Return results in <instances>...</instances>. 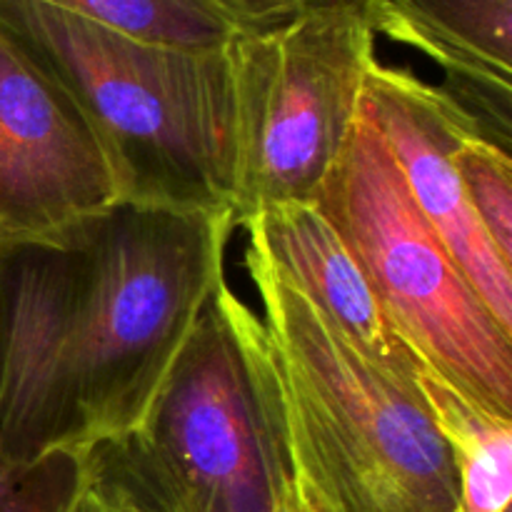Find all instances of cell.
<instances>
[{
	"label": "cell",
	"mask_w": 512,
	"mask_h": 512,
	"mask_svg": "<svg viewBox=\"0 0 512 512\" xmlns=\"http://www.w3.org/2000/svg\"><path fill=\"white\" fill-rule=\"evenodd\" d=\"M228 213L115 203L0 245V438L13 458L88 453L153 403L225 283Z\"/></svg>",
	"instance_id": "1"
},
{
	"label": "cell",
	"mask_w": 512,
	"mask_h": 512,
	"mask_svg": "<svg viewBox=\"0 0 512 512\" xmlns=\"http://www.w3.org/2000/svg\"><path fill=\"white\" fill-rule=\"evenodd\" d=\"M135 512H285L298 493L270 340L228 283L133 430L85 453Z\"/></svg>",
	"instance_id": "2"
},
{
	"label": "cell",
	"mask_w": 512,
	"mask_h": 512,
	"mask_svg": "<svg viewBox=\"0 0 512 512\" xmlns=\"http://www.w3.org/2000/svg\"><path fill=\"white\" fill-rule=\"evenodd\" d=\"M245 268L305 503L315 512H463L458 460L415 378L355 348L250 248Z\"/></svg>",
	"instance_id": "3"
},
{
	"label": "cell",
	"mask_w": 512,
	"mask_h": 512,
	"mask_svg": "<svg viewBox=\"0 0 512 512\" xmlns=\"http://www.w3.org/2000/svg\"><path fill=\"white\" fill-rule=\"evenodd\" d=\"M0 25L88 115L120 203L233 213V55L140 43L38 0H0Z\"/></svg>",
	"instance_id": "4"
},
{
	"label": "cell",
	"mask_w": 512,
	"mask_h": 512,
	"mask_svg": "<svg viewBox=\"0 0 512 512\" xmlns=\"http://www.w3.org/2000/svg\"><path fill=\"white\" fill-rule=\"evenodd\" d=\"M315 205L348 245L398 338L473 403L512 420V335L470 288L363 113Z\"/></svg>",
	"instance_id": "5"
},
{
	"label": "cell",
	"mask_w": 512,
	"mask_h": 512,
	"mask_svg": "<svg viewBox=\"0 0 512 512\" xmlns=\"http://www.w3.org/2000/svg\"><path fill=\"white\" fill-rule=\"evenodd\" d=\"M238 93L235 228L280 205L318 200L360 118L375 63L363 0H303L278 28L230 48Z\"/></svg>",
	"instance_id": "6"
},
{
	"label": "cell",
	"mask_w": 512,
	"mask_h": 512,
	"mask_svg": "<svg viewBox=\"0 0 512 512\" xmlns=\"http://www.w3.org/2000/svg\"><path fill=\"white\" fill-rule=\"evenodd\" d=\"M120 203L73 95L0 25V245L58 233Z\"/></svg>",
	"instance_id": "7"
},
{
	"label": "cell",
	"mask_w": 512,
	"mask_h": 512,
	"mask_svg": "<svg viewBox=\"0 0 512 512\" xmlns=\"http://www.w3.org/2000/svg\"><path fill=\"white\" fill-rule=\"evenodd\" d=\"M360 113L385 140L415 205L470 288L495 323L512 335V265L500 258L480 228L455 168V148L463 138L480 133L478 120L440 85L378 60L365 75Z\"/></svg>",
	"instance_id": "8"
},
{
	"label": "cell",
	"mask_w": 512,
	"mask_h": 512,
	"mask_svg": "<svg viewBox=\"0 0 512 512\" xmlns=\"http://www.w3.org/2000/svg\"><path fill=\"white\" fill-rule=\"evenodd\" d=\"M373 33L443 68L440 88L510 153L512 0H363Z\"/></svg>",
	"instance_id": "9"
},
{
	"label": "cell",
	"mask_w": 512,
	"mask_h": 512,
	"mask_svg": "<svg viewBox=\"0 0 512 512\" xmlns=\"http://www.w3.org/2000/svg\"><path fill=\"white\" fill-rule=\"evenodd\" d=\"M248 248L298 288L338 333L393 373L415 378L418 355L385 318L363 270L318 205H280L243 225Z\"/></svg>",
	"instance_id": "10"
},
{
	"label": "cell",
	"mask_w": 512,
	"mask_h": 512,
	"mask_svg": "<svg viewBox=\"0 0 512 512\" xmlns=\"http://www.w3.org/2000/svg\"><path fill=\"white\" fill-rule=\"evenodd\" d=\"M125 38L218 53L293 18L303 0H38Z\"/></svg>",
	"instance_id": "11"
},
{
	"label": "cell",
	"mask_w": 512,
	"mask_h": 512,
	"mask_svg": "<svg viewBox=\"0 0 512 512\" xmlns=\"http://www.w3.org/2000/svg\"><path fill=\"white\" fill-rule=\"evenodd\" d=\"M415 383L458 460L463 512H510L512 420L480 408L423 360Z\"/></svg>",
	"instance_id": "12"
},
{
	"label": "cell",
	"mask_w": 512,
	"mask_h": 512,
	"mask_svg": "<svg viewBox=\"0 0 512 512\" xmlns=\"http://www.w3.org/2000/svg\"><path fill=\"white\" fill-rule=\"evenodd\" d=\"M455 168L470 210L495 245L500 258L512 265V158L505 148L480 133L468 135L455 148Z\"/></svg>",
	"instance_id": "13"
},
{
	"label": "cell",
	"mask_w": 512,
	"mask_h": 512,
	"mask_svg": "<svg viewBox=\"0 0 512 512\" xmlns=\"http://www.w3.org/2000/svg\"><path fill=\"white\" fill-rule=\"evenodd\" d=\"M85 483L83 453L18 460L0 438V512H75Z\"/></svg>",
	"instance_id": "14"
},
{
	"label": "cell",
	"mask_w": 512,
	"mask_h": 512,
	"mask_svg": "<svg viewBox=\"0 0 512 512\" xmlns=\"http://www.w3.org/2000/svg\"><path fill=\"white\" fill-rule=\"evenodd\" d=\"M75 512H135V510L130 508V505H125L120 498H115V495L95 488V485L88 480Z\"/></svg>",
	"instance_id": "15"
},
{
	"label": "cell",
	"mask_w": 512,
	"mask_h": 512,
	"mask_svg": "<svg viewBox=\"0 0 512 512\" xmlns=\"http://www.w3.org/2000/svg\"><path fill=\"white\" fill-rule=\"evenodd\" d=\"M285 512H315V510L310 508L308 503H305V500H303V495H300V493H295L293 503L288 505V510H285Z\"/></svg>",
	"instance_id": "16"
}]
</instances>
